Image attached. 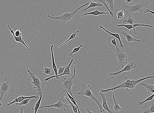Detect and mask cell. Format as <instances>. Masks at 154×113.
<instances>
[{
	"label": "cell",
	"instance_id": "d6a6232c",
	"mask_svg": "<svg viewBox=\"0 0 154 113\" xmlns=\"http://www.w3.org/2000/svg\"><path fill=\"white\" fill-rule=\"evenodd\" d=\"M154 113V105L152 103L150 108L143 111L142 113Z\"/></svg>",
	"mask_w": 154,
	"mask_h": 113
},
{
	"label": "cell",
	"instance_id": "2e32d148",
	"mask_svg": "<svg viewBox=\"0 0 154 113\" xmlns=\"http://www.w3.org/2000/svg\"><path fill=\"white\" fill-rule=\"evenodd\" d=\"M38 97L36 96H29V97H26L23 96H21L18 97L15 100H14L13 101L10 102L9 103L7 104L8 106H9L12 105L13 104L17 103H20V102H22L24 100L26 99L27 98H38Z\"/></svg>",
	"mask_w": 154,
	"mask_h": 113
},
{
	"label": "cell",
	"instance_id": "4316f807",
	"mask_svg": "<svg viewBox=\"0 0 154 113\" xmlns=\"http://www.w3.org/2000/svg\"><path fill=\"white\" fill-rule=\"evenodd\" d=\"M43 75L46 76L48 75H51L53 73L52 69L50 68H47L45 67L43 69Z\"/></svg>",
	"mask_w": 154,
	"mask_h": 113
},
{
	"label": "cell",
	"instance_id": "1f68e13d",
	"mask_svg": "<svg viewBox=\"0 0 154 113\" xmlns=\"http://www.w3.org/2000/svg\"><path fill=\"white\" fill-rule=\"evenodd\" d=\"M66 94H67L68 97H69V98H70V100H71V101L72 102V103H73V104H74L77 107V108H78V112L79 113H81L80 112V109L79 108L77 104L76 103V101L75 100V99L71 95H70L68 93V92H66Z\"/></svg>",
	"mask_w": 154,
	"mask_h": 113
},
{
	"label": "cell",
	"instance_id": "52a82bcc",
	"mask_svg": "<svg viewBox=\"0 0 154 113\" xmlns=\"http://www.w3.org/2000/svg\"><path fill=\"white\" fill-rule=\"evenodd\" d=\"M27 71L29 74L30 78L33 80L32 84L34 89H37L38 94L40 96L42 94H43L41 88V86L43 84L41 83L40 79L35 75L34 73H32L29 70L27 69Z\"/></svg>",
	"mask_w": 154,
	"mask_h": 113
},
{
	"label": "cell",
	"instance_id": "603a6c76",
	"mask_svg": "<svg viewBox=\"0 0 154 113\" xmlns=\"http://www.w3.org/2000/svg\"><path fill=\"white\" fill-rule=\"evenodd\" d=\"M80 32V31L79 30H77L74 32V33L71 35V36L69 37L68 39L65 42H64L62 44L60 45H59L58 46V48H60L62 46V45L65 44L66 43H68V42H69L70 40H71L75 38L77 36V35Z\"/></svg>",
	"mask_w": 154,
	"mask_h": 113
},
{
	"label": "cell",
	"instance_id": "83f0119b",
	"mask_svg": "<svg viewBox=\"0 0 154 113\" xmlns=\"http://www.w3.org/2000/svg\"><path fill=\"white\" fill-rule=\"evenodd\" d=\"M107 5H110V11L113 13L114 10V0H105Z\"/></svg>",
	"mask_w": 154,
	"mask_h": 113
},
{
	"label": "cell",
	"instance_id": "f1b7e54d",
	"mask_svg": "<svg viewBox=\"0 0 154 113\" xmlns=\"http://www.w3.org/2000/svg\"><path fill=\"white\" fill-rule=\"evenodd\" d=\"M133 28H134V34L135 35H137V33L135 30V28L136 27L138 26H143L146 27H149L151 28H153V26L152 25H149L147 24H134L132 25Z\"/></svg>",
	"mask_w": 154,
	"mask_h": 113
},
{
	"label": "cell",
	"instance_id": "74e56055",
	"mask_svg": "<svg viewBox=\"0 0 154 113\" xmlns=\"http://www.w3.org/2000/svg\"><path fill=\"white\" fill-rule=\"evenodd\" d=\"M144 13H150L153 14V15H154V12L152 11V10H150L149 9H146L144 10Z\"/></svg>",
	"mask_w": 154,
	"mask_h": 113
},
{
	"label": "cell",
	"instance_id": "7a4b0ae2",
	"mask_svg": "<svg viewBox=\"0 0 154 113\" xmlns=\"http://www.w3.org/2000/svg\"><path fill=\"white\" fill-rule=\"evenodd\" d=\"M77 83V80L76 78V65H74V73L71 77L65 78L62 81L60 87L61 91L62 92H68L70 95L75 99L77 102H78L75 97L73 96L71 90V88L73 85Z\"/></svg>",
	"mask_w": 154,
	"mask_h": 113
},
{
	"label": "cell",
	"instance_id": "f546056e",
	"mask_svg": "<svg viewBox=\"0 0 154 113\" xmlns=\"http://www.w3.org/2000/svg\"><path fill=\"white\" fill-rule=\"evenodd\" d=\"M83 44H82L80 45L79 47L77 48H76L73 49L72 51L70 53V54H68V56H69V57H73V55L75 53L78 52L80 50V48H81L83 46Z\"/></svg>",
	"mask_w": 154,
	"mask_h": 113
},
{
	"label": "cell",
	"instance_id": "ba28073f",
	"mask_svg": "<svg viewBox=\"0 0 154 113\" xmlns=\"http://www.w3.org/2000/svg\"><path fill=\"white\" fill-rule=\"evenodd\" d=\"M116 53L115 56L118 61V65L123 68L128 64V55L124 51H121L118 47L116 48Z\"/></svg>",
	"mask_w": 154,
	"mask_h": 113
},
{
	"label": "cell",
	"instance_id": "7402d4cb",
	"mask_svg": "<svg viewBox=\"0 0 154 113\" xmlns=\"http://www.w3.org/2000/svg\"><path fill=\"white\" fill-rule=\"evenodd\" d=\"M135 21V18L132 16L131 14H129L128 18L124 20L122 22V23H128L132 25L134 24Z\"/></svg>",
	"mask_w": 154,
	"mask_h": 113
},
{
	"label": "cell",
	"instance_id": "3957f363",
	"mask_svg": "<svg viewBox=\"0 0 154 113\" xmlns=\"http://www.w3.org/2000/svg\"><path fill=\"white\" fill-rule=\"evenodd\" d=\"M89 4V2H87L77 8L74 11L71 13L66 12L62 15L58 16H52L48 15L47 16L52 20H60L63 22V25L70 22L74 17L76 14L82 8Z\"/></svg>",
	"mask_w": 154,
	"mask_h": 113
},
{
	"label": "cell",
	"instance_id": "6da1fadb",
	"mask_svg": "<svg viewBox=\"0 0 154 113\" xmlns=\"http://www.w3.org/2000/svg\"><path fill=\"white\" fill-rule=\"evenodd\" d=\"M154 79V76H148L144 78L140 79L137 80H130V78L128 77H125V82L122 81V83L119 85L113 88H109L107 89H101L100 91L104 93H107L111 91H114L120 88H126L127 91L134 90L135 88L136 85L143 80L149 79Z\"/></svg>",
	"mask_w": 154,
	"mask_h": 113
},
{
	"label": "cell",
	"instance_id": "60d3db41",
	"mask_svg": "<svg viewBox=\"0 0 154 113\" xmlns=\"http://www.w3.org/2000/svg\"><path fill=\"white\" fill-rule=\"evenodd\" d=\"M19 113H24L23 107L22 106V107L21 108Z\"/></svg>",
	"mask_w": 154,
	"mask_h": 113
},
{
	"label": "cell",
	"instance_id": "ffe728a7",
	"mask_svg": "<svg viewBox=\"0 0 154 113\" xmlns=\"http://www.w3.org/2000/svg\"><path fill=\"white\" fill-rule=\"evenodd\" d=\"M141 86H144L147 90V94H154V85L148 84L145 83H141Z\"/></svg>",
	"mask_w": 154,
	"mask_h": 113
},
{
	"label": "cell",
	"instance_id": "4dcf8cb0",
	"mask_svg": "<svg viewBox=\"0 0 154 113\" xmlns=\"http://www.w3.org/2000/svg\"><path fill=\"white\" fill-rule=\"evenodd\" d=\"M65 98L67 100L69 103L71 104L73 112H74V113H79L78 108H77L76 106L74 104H73L72 102L71 101H70L67 97H65Z\"/></svg>",
	"mask_w": 154,
	"mask_h": 113
},
{
	"label": "cell",
	"instance_id": "9c48e42d",
	"mask_svg": "<svg viewBox=\"0 0 154 113\" xmlns=\"http://www.w3.org/2000/svg\"><path fill=\"white\" fill-rule=\"evenodd\" d=\"M137 65L136 62L134 61H132L126 65L123 69L121 70L116 72L109 74L108 75L117 77L122 73L126 71L130 72L132 70L136 69L137 68Z\"/></svg>",
	"mask_w": 154,
	"mask_h": 113
},
{
	"label": "cell",
	"instance_id": "836d02e7",
	"mask_svg": "<svg viewBox=\"0 0 154 113\" xmlns=\"http://www.w3.org/2000/svg\"><path fill=\"white\" fill-rule=\"evenodd\" d=\"M117 27H124L126 28L128 30H131L134 29L133 26L131 25H125L123 24L118 25L117 26Z\"/></svg>",
	"mask_w": 154,
	"mask_h": 113
},
{
	"label": "cell",
	"instance_id": "30bf717a",
	"mask_svg": "<svg viewBox=\"0 0 154 113\" xmlns=\"http://www.w3.org/2000/svg\"><path fill=\"white\" fill-rule=\"evenodd\" d=\"M71 105L66 104L63 103L61 99H60L57 103L50 105L42 106H40V107L39 109L43 108H55L62 109L63 111L65 112L66 110H67V109L71 108Z\"/></svg>",
	"mask_w": 154,
	"mask_h": 113
},
{
	"label": "cell",
	"instance_id": "f35d334b",
	"mask_svg": "<svg viewBox=\"0 0 154 113\" xmlns=\"http://www.w3.org/2000/svg\"><path fill=\"white\" fill-rule=\"evenodd\" d=\"M125 2L128 4H130L133 1V0H125Z\"/></svg>",
	"mask_w": 154,
	"mask_h": 113
},
{
	"label": "cell",
	"instance_id": "9a60e30c",
	"mask_svg": "<svg viewBox=\"0 0 154 113\" xmlns=\"http://www.w3.org/2000/svg\"><path fill=\"white\" fill-rule=\"evenodd\" d=\"M121 33L123 35L124 37L126 39L128 43H129L131 42H138L140 43L141 42V40L136 39L132 37L130 34L125 31H122Z\"/></svg>",
	"mask_w": 154,
	"mask_h": 113
},
{
	"label": "cell",
	"instance_id": "7c38bea8",
	"mask_svg": "<svg viewBox=\"0 0 154 113\" xmlns=\"http://www.w3.org/2000/svg\"><path fill=\"white\" fill-rule=\"evenodd\" d=\"M99 95L101 97L102 100V106L103 109L105 111H107L109 113H113V111H111L110 109L108 108L107 104V101L108 100V98L105 96L104 93L100 91L99 93Z\"/></svg>",
	"mask_w": 154,
	"mask_h": 113
},
{
	"label": "cell",
	"instance_id": "e575fe53",
	"mask_svg": "<svg viewBox=\"0 0 154 113\" xmlns=\"http://www.w3.org/2000/svg\"><path fill=\"white\" fill-rule=\"evenodd\" d=\"M117 18L118 19H123L125 16L123 10H122L121 11L117 13Z\"/></svg>",
	"mask_w": 154,
	"mask_h": 113
},
{
	"label": "cell",
	"instance_id": "277c9868",
	"mask_svg": "<svg viewBox=\"0 0 154 113\" xmlns=\"http://www.w3.org/2000/svg\"><path fill=\"white\" fill-rule=\"evenodd\" d=\"M82 89L79 92L78 94L80 96H85L92 99L98 106L99 108V112L102 113L105 111L103 109L102 103H101L100 100L98 99L92 92V87L91 86L90 84H88L87 86H85V84H83L82 85Z\"/></svg>",
	"mask_w": 154,
	"mask_h": 113
},
{
	"label": "cell",
	"instance_id": "8d00e7d4",
	"mask_svg": "<svg viewBox=\"0 0 154 113\" xmlns=\"http://www.w3.org/2000/svg\"><path fill=\"white\" fill-rule=\"evenodd\" d=\"M111 42L112 44L114 45L116 47V48L118 47V46L117 44L116 40V39H115V38H113V40H111Z\"/></svg>",
	"mask_w": 154,
	"mask_h": 113
},
{
	"label": "cell",
	"instance_id": "cb8c5ba5",
	"mask_svg": "<svg viewBox=\"0 0 154 113\" xmlns=\"http://www.w3.org/2000/svg\"><path fill=\"white\" fill-rule=\"evenodd\" d=\"M43 94L41 95L40 97L39 100H38V102H37L34 108H32V109L34 111V113H37L38 109H39L41 103V102L42 99Z\"/></svg>",
	"mask_w": 154,
	"mask_h": 113
},
{
	"label": "cell",
	"instance_id": "4fadbf2b",
	"mask_svg": "<svg viewBox=\"0 0 154 113\" xmlns=\"http://www.w3.org/2000/svg\"><path fill=\"white\" fill-rule=\"evenodd\" d=\"M113 99L114 103L113 111L115 113H125L123 109L120 106L119 102L115 98L113 92Z\"/></svg>",
	"mask_w": 154,
	"mask_h": 113
},
{
	"label": "cell",
	"instance_id": "ac0fdd59",
	"mask_svg": "<svg viewBox=\"0 0 154 113\" xmlns=\"http://www.w3.org/2000/svg\"><path fill=\"white\" fill-rule=\"evenodd\" d=\"M97 7H102L104 8L103 4L102 3L100 2L96 3L92 1L91 2L90 4H89V6L83 10V13L85 12L86 10H88L90 8Z\"/></svg>",
	"mask_w": 154,
	"mask_h": 113
},
{
	"label": "cell",
	"instance_id": "ab89813d",
	"mask_svg": "<svg viewBox=\"0 0 154 113\" xmlns=\"http://www.w3.org/2000/svg\"><path fill=\"white\" fill-rule=\"evenodd\" d=\"M86 110L87 113H94V112H91L90 111V109L89 107H86Z\"/></svg>",
	"mask_w": 154,
	"mask_h": 113
},
{
	"label": "cell",
	"instance_id": "5b68a950",
	"mask_svg": "<svg viewBox=\"0 0 154 113\" xmlns=\"http://www.w3.org/2000/svg\"><path fill=\"white\" fill-rule=\"evenodd\" d=\"M149 4V2L146 1L142 3H138L137 4L131 6L124 5H122V6L125 9L126 13L131 14L136 12L143 13V7L148 6Z\"/></svg>",
	"mask_w": 154,
	"mask_h": 113
},
{
	"label": "cell",
	"instance_id": "44dd1931",
	"mask_svg": "<svg viewBox=\"0 0 154 113\" xmlns=\"http://www.w3.org/2000/svg\"><path fill=\"white\" fill-rule=\"evenodd\" d=\"M87 1H91L94 2H101L104 5V6H105L106 8L108 10V12L110 13V15L112 17H113L114 16V14L112 12L110 9V8H108L107 3L105 1V0H87Z\"/></svg>",
	"mask_w": 154,
	"mask_h": 113
},
{
	"label": "cell",
	"instance_id": "b9f144b4",
	"mask_svg": "<svg viewBox=\"0 0 154 113\" xmlns=\"http://www.w3.org/2000/svg\"><path fill=\"white\" fill-rule=\"evenodd\" d=\"M5 104H3V103H2V101L1 102V103H0V106H5Z\"/></svg>",
	"mask_w": 154,
	"mask_h": 113
},
{
	"label": "cell",
	"instance_id": "484cf974",
	"mask_svg": "<svg viewBox=\"0 0 154 113\" xmlns=\"http://www.w3.org/2000/svg\"><path fill=\"white\" fill-rule=\"evenodd\" d=\"M32 98H27L26 99L24 100L22 102H20V103H16V105H19V106H23L24 105L26 106H28L29 105V103L30 101L32 99Z\"/></svg>",
	"mask_w": 154,
	"mask_h": 113
},
{
	"label": "cell",
	"instance_id": "d590c367",
	"mask_svg": "<svg viewBox=\"0 0 154 113\" xmlns=\"http://www.w3.org/2000/svg\"><path fill=\"white\" fill-rule=\"evenodd\" d=\"M68 65L63 67H59V70L58 73V75H60L63 73L64 71L65 68Z\"/></svg>",
	"mask_w": 154,
	"mask_h": 113
},
{
	"label": "cell",
	"instance_id": "e0dca14e",
	"mask_svg": "<svg viewBox=\"0 0 154 113\" xmlns=\"http://www.w3.org/2000/svg\"><path fill=\"white\" fill-rule=\"evenodd\" d=\"M73 61L74 60H73V59H71L69 64L65 68L64 72L61 74V75H58L57 77H56V78L57 80H58L59 79V77L62 76L68 75L70 76L71 75V67Z\"/></svg>",
	"mask_w": 154,
	"mask_h": 113
},
{
	"label": "cell",
	"instance_id": "8992f818",
	"mask_svg": "<svg viewBox=\"0 0 154 113\" xmlns=\"http://www.w3.org/2000/svg\"><path fill=\"white\" fill-rule=\"evenodd\" d=\"M11 80L8 77H5L2 80L0 86V100L11 89Z\"/></svg>",
	"mask_w": 154,
	"mask_h": 113
},
{
	"label": "cell",
	"instance_id": "d4e9b609",
	"mask_svg": "<svg viewBox=\"0 0 154 113\" xmlns=\"http://www.w3.org/2000/svg\"><path fill=\"white\" fill-rule=\"evenodd\" d=\"M154 97V94H153L151 96L147 98H146L145 100L141 102H138L137 105L138 106H142L146 102L152 101Z\"/></svg>",
	"mask_w": 154,
	"mask_h": 113
},
{
	"label": "cell",
	"instance_id": "d6986e66",
	"mask_svg": "<svg viewBox=\"0 0 154 113\" xmlns=\"http://www.w3.org/2000/svg\"><path fill=\"white\" fill-rule=\"evenodd\" d=\"M101 15H110V13L109 12H100L98 11V10H96L92 12L86 13L85 14H83V15H81V16L89 15H92L93 16H98Z\"/></svg>",
	"mask_w": 154,
	"mask_h": 113
},
{
	"label": "cell",
	"instance_id": "5bb4252c",
	"mask_svg": "<svg viewBox=\"0 0 154 113\" xmlns=\"http://www.w3.org/2000/svg\"><path fill=\"white\" fill-rule=\"evenodd\" d=\"M99 28H100L101 29H102L105 31L106 32V33H108V34H109L110 35H111V36H114L117 39L120 43V47L122 48H124V46L122 43L121 38L119 34L118 33H111L110 32L107 30L105 29L102 26H101V25H100Z\"/></svg>",
	"mask_w": 154,
	"mask_h": 113
},
{
	"label": "cell",
	"instance_id": "8fae6325",
	"mask_svg": "<svg viewBox=\"0 0 154 113\" xmlns=\"http://www.w3.org/2000/svg\"><path fill=\"white\" fill-rule=\"evenodd\" d=\"M53 47L54 45H52L51 46V57L52 59V68L54 71L55 74V75L53 76L50 77H47V78L45 79L44 81L45 82H47L49 80L53 78H55L58 76V71L57 68V66L56 65L55 61V57L53 53Z\"/></svg>",
	"mask_w": 154,
	"mask_h": 113
}]
</instances>
